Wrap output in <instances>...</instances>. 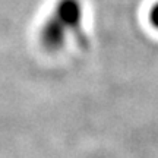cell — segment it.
I'll list each match as a JSON object with an SVG mask.
<instances>
[{
    "instance_id": "cell-1",
    "label": "cell",
    "mask_w": 158,
    "mask_h": 158,
    "mask_svg": "<svg viewBox=\"0 0 158 158\" xmlns=\"http://www.w3.org/2000/svg\"><path fill=\"white\" fill-rule=\"evenodd\" d=\"M147 19H148L149 27L152 29H155V31H158V0L154 2L152 5L149 6L148 13H147Z\"/></svg>"
}]
</instances>
